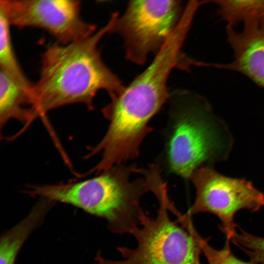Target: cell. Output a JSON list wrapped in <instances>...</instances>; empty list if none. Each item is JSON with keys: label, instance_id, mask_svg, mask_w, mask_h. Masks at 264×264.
I'll return each instance as SVG.
<instances>
[{"label": "cell", "instance_id": "cell-1", "mask_svg": "<svg viewBox=\"0 0 264 264\" xmlns=\"http://www.w3.org/2000/svg\"><path fill=\"white\" fill-rule=\"evenodd\" d=\"M118 12L112 13L104 26L85 39L67 44L56 43L42 55L40 77L34 84L31 110L33 120L57 108L83 104L94 110L93 100L101 90L111 98L125 87L103 61L98 45L110 33Z\"/></svg>", "mask_w": 264, "mask_h": 264}, {"label": "cell", "instance_id": "cell-2", "mask_svg": "<svg viewBox=\"0 0 264 264\" xmlns=\"http://www.w3.org/2000/svg\"><path fill=\"white\" fill-rule=\"evenodd\" d=\"M163 161L167 170L185 178L203 166L226 161L234 145L231 131L202 96L187 90L171 93Z\"/></svg>", "mask_w": 264, "mask_h": 264}, {"label": "cell", "instance_id": "cell-3", "mask_svg": "<svg viewBox=\"0 0 264 264\" xmlns=\"http://www.w3.org/2000/svg\"><path fill=\"white\" fill-rule=\"evenodd\" d=\"M136 169L134 164H117L81 181L28 185L24 193L71 205L106 220L108 229L114 234H131L147 213L141 206V198L151 192L145 177L131 179Z\"/></svg>", "mask_w": 264, "mask_h": 264}, {"label": "cell", "instance_id": "cell-4", "mask_svg": "<svg viewBox=\"0 0 264 264\" xmlns=\"http://www.w3.org/2000/svg\"><path fill=\"white\" fill-rule=\"evenodd\" d=\"M159 207L155 217L148 213L140 226L131 234L136 247H117L122 259L111 260L96 257L97 264H201V248L194 236L184 227L178 225L169 216L178 211L170 200L167 189L156 197Z\"/></svg>", "mask_w": 264, "mask_h": 264}, {"label": "cell", "instance_id": "cell-5", "mask_svg": "<svg viewBox=\"0 0 264 264\" xmlns=\"http://www.w3.org/2000/svg\"><path fill=\"white\" fill-rule=\"evenodd\" d=\"M189 179L194 186L196 198L184 215L189 219L206 212L217 216L221 222L219 228L230 242L237 233L236 214L241 210L254 213L264 206V192L252 181L221 174L214 167L199 168Z\"/></svg>", "mask_w": 264, "mask_h": 264}, {"label": "cell", "instance_id": "cell-6", "mask_svg": "<svg viewBox=\"0 0 264 264\" xmlns=\"http://www.w3.org/2000/svg\"><path fill=\"white\" fill-rule=\"evenodd\" d=\"M180 0H131L110 32L123 40L126 58L138 65L156 54L169 39L183 12Z\"/></svg>", "mask_w": 264, "mask_h": 264}, {"label": "cell", "instance_id": "cell-7", "mask_svg": "<svg viewBox=\"0 0 264 264\" xmlns=\"http://www.w3.org/2000/svg\"><path fill=\"white\" fill-rule=\"evenodd\" d=\"M81 1L76 0H0L2 12L11 25L44 29L67 44L92 35L96 26L80 16Z\"/></svg>", "mask_w": 264, "mask_h": 264}, {"label": "cell", "instance_id": "cell-8", "mask_svg": "<svg viewBox=\"0 0 264 264\" xmlns=\"http://www.w3.org/2000/svg\"><path fill=\"white\" fill-rule=\"evenodd\" d=\"M243 23L240 32L233 27L226 26L234 60L227 64H213L212 66L241 73L264 89V15Z\"/></svg>", "mask_w": 264, "mask_h": 264}, {"label": "cell", "instance_id": "cell-9", "mask_svg": "<svg viewBox=\"0 0 264 264\" xmlns=\"http://www.w3.org/2000/svg\"><path fill=\"white\" fill-rule=\"evenodd\" d=\"M56 203L40 198L30 211L0 238V264H15L17 256L28 237L44 222Z\"/></svg>", "mask_w": 264, "mask_h": 264}, {"label": "cell", "instance_id": "cell-10", "mask_svg": "<svg viewBox=\"0 0 264 264\" xmlns=\"http://www.w3.org/2000/svg\"><path fill=\"white\" fill-rule=\"evenodd\" d=\"M32 93L0 70V126L1 130L11 119L20 121L24 130L32 121L30 108Z\"/></svg>", "mask_w": 264, "mask_h": 264}, {"label": "cell", "instance_id": "cell-11", "mask_svg": "<svg viewBox=\"0 0 264 264\" xmlns=\"http://www.w3.org/2000/svg\"><path fill=\"white\" fill-rule=\"evenodd\" d=\"M9 23L0 11V70L25 89L32 92L34 84L26 77L16 58L12 45Z\"/></svg>", "mask_w": 264, "mask_h": 264}, {"label": "cell", "instance_id": "cell-12", "mask_svg": "<svg viewBox=\"0 0 264 264\" xmlns=\"http://www.w3.org/2000/svg\"><path fill=\"white\" fill-rule=\"evenodd\" d=\"M226 26L234 27L240 22L264 15V0H211Z\"/></svg>", "mask_w": 264, "mask_h": 264}, {"label": "cell", "instance_id": "cell-13", "mask_svg": "<svg viewBox=\"0 0 264 264\" xmlns=\"http://www.w3.org/2000/svg\"><path fill=\"white\" fill-rule=\"evenodd\" d=\"M186 228L195 237L208 264H257L250 261L244 262L237 258L232 253L229 240H226L222 249L214 248L209 244L208 239L203 238L199 235L192 220L188 222Z\"/></svg>", "mask_w": 264, "mask_h": 264}, {"label": "cell", "instance_id": "cell-14", "mask_svg": "<svg viewBox=\"0 0 264 264\" xmlns=\"http://www.w3.org/2000/svg\"><path fill=\"white\" fill-rule=\"evenodd\" d=\"M240 232L231 240L249 258L250 262L264 264V238L249 233L239 227Z\"/></svg>", "mask_w": 264, "mask_h": 264}]
</instances>
